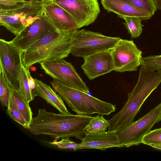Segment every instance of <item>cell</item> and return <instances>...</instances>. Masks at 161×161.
<instances>
[{
  "label": "cell",
  "instance_id": "23",
  "mask_svg": "<svg viewBox=\"0 0 161 161\" xmlns=\"http://www.w3.org/2000/svg\"><path fill=\"white\" fill-rule=\"evenodd\" d=\"M141 66L152 71L161 69V55L142 57Z\"/></svg>",
  "mask_w": 161,
  "mask_h": 161
},
{
  "label": "cell",
  "instance_id": "7",
  "mask_svg": "<svg viewBox=\"0 0 161 161\" xmlns=\"http://www.w3.org/2000/svg\"><path fill=\"white\" fill-rule=\"evenodd\" d=\"M161 121V103L138 120L116 131L123 147H128L142 143L144 136L154 125Z\"/></svg>",
  "mask_w": 161,
  "mask_h": 161
},
{
  "label": "cell",
  "instance_id": "17",
  "mask_svg": "<svg viewBox=\"0 0 161 161\" xmlns=\"http://www.w3.org/2000/svg\"><path fill=\"white\" fill-rule=\"evenodd\" d=\"M35 81V90L36 96H40L47 103L56 108L60 114H70L63 99L50 87L45 83L36 78Z\"/></svg>",
  "mask_w": 161,
  "mask_h": 161
},
{
  "label": "cell",
  "instance_id": "18",
  "mask_svg": "<svg viewBox=\"0 0 161 161\" xmlns=\"http://www.w3.org/2000/svg\"><path fill=\"white\" fill-rule=\"evenodd\" d=\"M35 81L29 69L21 65L20 89L19 92L29 103L33 100L36 95Z\"/></svg>",
  "mask_w": 161,
  "mask_h": 161
},
{
  "label": "cell",
  "instance_id": "14",
  "mask_svg": "<svg viewBox=\"0 0 161 161\" xmlns=\"http://www.w3.org/2000/svg\"><path fill=\"white\" fill-rule=\"evenodd\" d=\"M53 31H55L43 18L40 17L16 35L11 41L17 47L23 51Z\"/></svg>",
  "mask_w": 161,
  "mask_h": 161
},
{
  "label": "cell",
  "instance_id": "27",
  "mask_svg": "<svg viewBox=\"0 0 161 161\" xmlns=\"http://www.w3.org/2000/svg\"><path fill=\"white\" fill-rule=\"evenodd\" d=\"M50 143L57 146L60 149H70L75 151L77 150L78 146V143L70 140L69 138H63L60 141L56 140Z\"/></svg>",
  "mask_w": 161,
  "mask_h": 161
},
{
  "label": "cell",
  "instance_id": "1",
  "mask_svg": "<svg viewBox=\"0 0 161 161\" xmlns=\"http://www.w3.org/2000/svg\"><path fill=\"white\" fill-rule=\"evenodd\" d=\"M93 117L57 114L40 109L37 116L33 118L28 129L33 135H47L56 140L72 137L81 140L85 128Z\"/></svg>",
  "mask_w": 161,
  "mask_h": 161
},
{
  "label": "cell",
  "instance_id": "22",
  "mask_svg": "<svg viewBox=\"0 0 161 161\" xmlns=\"http://www.w3.org/2000/svg\"><path fill=\"white\" fill-rule=\"evenodd\" d=\"M13 90L0 68V102L2 106L8 107Z\"/></svg>",
  "mask_w": 161,
  "mask_h": 161
},
{
  "label": "cell",
  "instance_id": "26",
  "mask_svg": "<svg viewBox=\"0 0 161 161\" xmlns=\"http://www.w3.org/2000/svg\"><path fill=\"white\" fill-rule=\"evenodd\" d=\"M142 143L152 147L161 145V128L151 130L143 137Z\"/></svg>",
  "mask_w": 161,
  "mask_h": 161
},
{
  "label": "cell",
  "instance_id": "19",
  "mask_svg": "<svg viewBox=\"0 0 161 161\" xmlns=\"http://www.w3.org/2000/svg\"><path fill=\"white\" fill-rule=\"evenodd\" d=\"M10 99L29 124L32 118L33 113L29 103L17 91L13 90Z\"/></svg>",
  "mask_w": 161,
  "mask_h": 161
},
{
  "label": "cell",
  "instance_id": "13",
  "mask_svg": "<svg viewBox=\"0 0 161 161\" xmlns=\"http://www.w3.org/2000/svg\"><path fill=\"white\" fill-rule=\"evenodd\" d=\"M83 58L84 62L81 68L90 80L114 70L111 50L100 51Z\"/></svg>",
  "mask_w": 161,
  "mask_h": 161
},
{
  "label": "cell",
  "instance_id": "28",
  "mask_svg": "<svg viewBox=\"0 0 161 161\" xmlns=\"http://www.w3.org/2000/svg\"><path fill=\"white\" fill-rule=\"evenodd\" d=\"M36 0H0V8L9 7L27 1Z\"/></svg>",
  "mask_w": 161,
  "mask_h": 161
},
{
  "label": "cell",
  "instance_id": "21",
  "mask_svg": "<svg viewBox=\"0 0 161 161\" xmlns=\"http://www.w3.org/2000/svg\"><path fill=\"white\" fill-rule=\"evenodd\" d=\"M120 18L124 19L123 23L128 32L132 38L139 37L142 31L144 25L142 23V19L140 18L128 16H122Z\"/></svg>",
  "mask_w": 161,
  "mask_h": 161
},
{
  "label": "cell",
  "instance_id": "25",
  "mask_svg": "<svg viewBox=\"0 0 161 161\" xmlns=\"http://www.w3.org/2000/svg\"><path fill=\"white\" fill-rule=\"evenodd\" d=\"M137 8L153 15L157 10L154 0H127Z\"/></svg>",
  "mask_w": 161,
  "mask_h": 161
},
{
  "label": "cell",
  "instance_id": "12",
  "mask_svg": "<svg viewBox=\"0 0 161 161\" xmlns=\"http://www.w3.org/2000/svg\"><path fill=\"white\" fill-rule=\"evenodd\" d=\"M40 17L43 18L57 32L73 33L78 29L77 24L72 17L53 3L42 4Z\"/></svg>",
  "mask_w": 161,
  "mask_h": 161
},
{
  "label": "cell",
  "instance_id": "29",
  "mask_svg": "<svg viewBox=\"0 0 161 161\" xmlns=\"http://www.w3.org/2000/svg\"><path fill=\"white\" fill-rule=\"evenodd\" d=\"M157 9L161 10V0H154Z\"/></svg>",
  "mask_w": 161,
  "mask_h": 161
},
{
  "label": "cell",
  "instance_id": "9",
  "mask_svg": "<svg viewBox=\"0 0 161 161\" xmlns=\"http://www.w3.org/2000/svg\"><path fill=\"white\" fill-rule=\"evenodd\" d=\"M42 4L54 3L69 14L79 29L93 23L100 10L97 0H42Z\"/></svg>",
  "mask_w": 161,
  "mask_h": 161
},
{
  "label": "cell",
  "instance_id": "15",
  "mask_svg": "<svg viewBox=\"0 0 161 161\" xmlns=\"http://www.w3.org/2000/svg\"><path fill=\"white\" fill-rule=\"evenodd\" d=\"M123 147L115 131L85 135L81 142L78 143L77 150L96 149L105 151L107 148Z\"/></svg>",
  "mask_w": 161,
  "mask_h": 161
},
{
  "label": "cell",
  "instance_id": "20",
  "mask_svg": "<svg viewBox=\"0 0 161 161\" xmlns=\"http://www.w3.org/2000/svg\"><path fill=\"white\" fill-rule=\"evenodd\" d=\"M108 120L105 119L103 115H95L91 120L86 126L85 135L99 133L106 131L108 127Z\"/></svg>",
  "mask_w": 161,
  "mask_h": 161
},
{
  "label": "cell",
  "instance_id": "11",
  "mask_svg": "<svg viewBox=\"0 0 161 161\" xmlns=\"http://www.w3.org/2000/svg\"><path fill=\"white\" fill-rule=\"evenodd\" d=\"M111 50L114 71L120 73L134 71L141 65L142 52L133 40L120 38Z\"/></svg>",
  "mask_w": 161,
  "mask_h": 161
},
{
  "label": "cell",
  "instance_id": "6",
  "mask_svg": "<svg viewBox=\"0 0 161 161\" xmlns=\"http://www.w3.org/2000/svg\"><path fill=\"white\" fill-rule=\"evenodd\" d=\"M120 39L84 29L78 30L72 36L70 53L84 58L100 51L110 50Z\"/></svg>",
  "mask_w": 161,
  "mask_h": 161
},
{
  "label": "cell",
  "instance_id": "24",
  "mask_svg": "<svg viewBox=\"0 0 161 161\" xmlns=\"http://www.w3.org/2000/svg\"><path fill=\"white\" fill-rule=\"evenodd\" d=\"M7 108L6 113L10 117L25 128L28 129L29 127V124L25 120L11 99L9 101L8 106Z\"/></svg>",
  "mask_w": 161,
  "mask_h": 161
},
{
  "label": "cell",
  "instance_id": "8",
  "mask_svg": "<svg viewBox=\"0 0 161 161\" xmlns=\"http://www.w3.org/2000/svg\"><path fill=\"white\" fill-rule=\"evenodd\" d=\"M11 41L0 39V68L12 88L19 92L23 52Z\"/></svg>",
  "mask_w": 161,
  "mask_h": 161
},
{
  "label": "cell",
  "instance_id": "2",
  "mask_svg": "<svg viewBox=\"0 0 161 161\" xmlns=\"http://www.w3.org/2000/svg\"><path fill=\"white\" fill-rule=\"evenodd\" d=\"M161 83V69L152 71L141 66L137 83L128 93L125 104L108 120V131H116L132 123L145 101Z\"/></svg>",
  "mask_w": 161,
  "mask_h": 161
},
{
  "label": "cell",
  "instance_id": "10",
  "mask_svg": "<svg viewBox=\"0 0 161 161\" xmlns=\"http://www.w3.org/2000/svg\"><path fill=\"white\" fill-rule=\"evenodd\" d=\"M39 64L41 69L54 80L72 88L89 92L86 83L70 63L62 59L45 61Z\"/></svg>",
  "mask_w": 161,
  "mask_h": 161
},
{
  "label": "cell",
  "instance_id": "3",
  "mask_svg": "<svg viewBox=\"0 0 161 161\" xmlns=\"http://www.w3.org/2000/svg\"><path fill=\"white\" fill-rule=\"evenodd\" d=\"M74 33L51 32L23 51L21 56L22 64L29 69L35 64L67 57L70 53Z\"/></svg>",
  "mask_w": 161,
  "mask_h": 161
},
{
  "label": "cell",
  "instance_id": "5",
  "mask_svg": "<svg viewBox=\"0 0 161 161\" xmlns=\"http://www.w3.org/2000/svg\"><path fill=\"white\" fill-rule=\"evenodd\" d=\"M42 0L27 1L0 8V25L16 36L40 17Z\"/></svg>",
  "mask_w": 161,
  "mask_h": 161
},
{
  "label": "cell",
  "instance_id": "4",
  "mask_svg": "<svg viewBox=\"0 0 161 161\" xmlns=\"http://www.w3.org/2000/svg\"><path fill=\"white\" fill-rule=\"evenodd\" d=\"M53 88L77 114L108 115L114 112L116 105L100 100L87 93L72 88L55 80L50 82Z\"/></svg>",
  "mask_w": 161,
  "mask_h": 161
},
{
  "label": "cell",
  "instance_id": "16",
  "mask_svg": "<svg viewBox=\"0 0 161 161\" xmlns=\"http://www.w3.org/2000/svg\"><path fill=\"white\" fill-rule=\"evenodd\" d=\"M103 8L108 12H112L120 18L133 17L143 20L150 19V14L135 7L127 0H101Z\"/></svg>",
  "mask_w": 161,
  "mask_h": 161
},
{
  "label": "cell",
  "instance_id": "30",
  "mask_svg": "<svg viewBox=\"0 0 161 161\" xmlns=\"http://www.w3.org/2000/svg\"><path fill=\"white\" fill-rule=\"evenodd\" d=\"M152 147L161 150V145H154Z\"/></svg>",
  "mask_w": 161,
  "mask_h": 161
}]
</instances>
